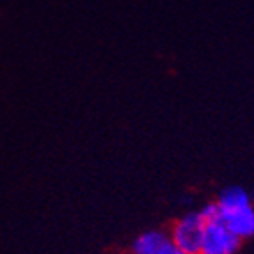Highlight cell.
I'll return each instance as SVG.
<instances>
[{"label": "cell", "mask_w": 254, "mask_h": 254, "mask_svg": "<svg viewBox=\"0 0 254 254\" xmlns=\"http://www.w3.org/2000/svg\"><path fill=\"white\" fill-rule=\"evenodd\" d=\"M220 220L240 240L254 237V206L249 192L242 187H228L215 201Z\"/></svg>", "instance_id": "1"}, {"label": "cell", "mask_w": 254, "mask_h": 254, "mask_svg": "<svg viewBox=\"0 0 254 254\" xmlns=\"http://www.w3.org/2000/svg\"><path fill=\"white\" fill-rule=\"evenodd\" d=\"M204 219L199 212H190L180 217L169 231L171 240L187 254H199L204 233Z\"/></svg>", "instance_id": "2"}, {"label": "cell", "mask_w": 254, "mask_h": 254, "mask_svg": "<svg viewBox=\"0 0 254 254\" xmlns=\"http://www.w3.org/2000/svg\"><path fill=\"white\" fill-rule=\"evenodd\" d=\"M204 233L199 254H235L242 240L220 220V217L204 220Z\"/></svg>", "instance_id": "3"}, {"label": "cell", "mask_w": 254, "mask_h": 254, "mask_svg": "<svg viewBox=\"0 0 254 254\" xmlns=\"http://www.w3.org/2000/svg\"><path fill=\"white\" fill-rule=\"evenodd\" d=\"M169 233L160 229H151L139 235L133 242V254H162L165 247L171 244Z\"/></svg>", "instance_id": "4"}]
</instances>
